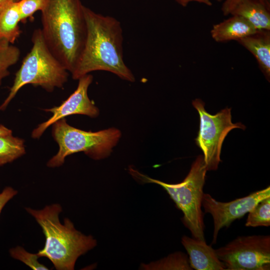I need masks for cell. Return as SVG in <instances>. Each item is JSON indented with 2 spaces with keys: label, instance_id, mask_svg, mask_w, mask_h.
Masks as SVG:
<instances>
[{
  "label": "cell",
  "instance_id": "cell-2",
  "mask_svg": "<svg viewBox=\"0 0 270 270\" xmlns=\"http://www.w3.org/2000/svg\"><path fill=\"white\" fill-rule=\"evenodd\" d=\"M80 0H46L41 10L42 32L50 50L68 72L84 44L86 22Z\"/></svg>",
  "mask_w": 270,
  "mask_h": 270
},
{
  "label": "cell",
  "instance_id": "cell-22",
  "mask_svg": "<svg viewBox=\"0 0 270 270\" xmlns=\"http://www.w3.org/2000/svg\"><path fill=\"white\" fill-rule=\"evenodd\" d=\"M18 193V191L10 186L6 187L0 193V214L6 204Z\"/></svg>",
  "mask_w": 270,
  "mask_h": 270
},
{
  "label": "cell",
  "instance_id": "cell-27",
  "mask_svg": "<svg viewBox=\"0 0 270 270\" xmlns=\"http://www.w3.org/2000/svg\"><path fill=\"white\" fill-rule=\"evenodd\" d=\"M14 1H18L19 0H14Z\"/></svg>",
  "mask_w": 270,
  "mask_h": 270
},
{
  "label": "cell",
  "instance_id": "cell-16",
  "mask_svg": "<svg viewBox=\"0 0 270 270\" xmlns=\"http://www.w3.org/2000/svg\"><path fill=\"white\" fill-rule=\"evenodd\" d=\"M25 154L24 140L12 134L0 137V166L11 162Z\"/></svg>",
  "mask_w": 270,
  "mask_h": 270
},
{
  "label": "cell",
  "instance_id": "cell-11",
  "mask_svg": "<svg viewBox=\"0 0 270 270\" xmlns=\"http://www.w3.org/2000/svg\"><path fill=\"white\" fill-rule=\"evenodd\" d=\"M182 243L188 254L190 266L196 270H225L216 250L205 240L184 236Z\"/></svg>",
  "mask_w": 270,
  "mask_h": 270
},
{
  "label": "cell",
  "instance_id": "cell-6",
  "mask_svg": "<svg viewBox=\"0 0 270 270\" xmlns=\"http://www.w3.org/2000/svg\"><path fill=\"white\" fill-rule=\"evenodd\" d=\"M52 126V136L59 150L48 161L47 166L50 168L61 166L66 156L79 152H84L95 160L106 158L122 136L121 132L115 128L95 132L81 130L68 124L65 118Z\"/></svg>",
  "mask_w": 270,
  "mask_h": 270
},
{
  "label": "cell",
  "instance_id": "cell-21",
  "mask_svg": "<svg viewBox=\"0 0 270 270\" xmlns=\"http://www.w3.org/2000/svg\"><path fill=\"white\" fill-rule=\"evenodd\" d=\"M18 7L20 15L21 22H24L37 11L42 10L46 0H19Z\"/></svg>",
  "mask_w": 270,
  "mask_h": 270
},
{
  "label": "cell",
  "instance_id": "cell-20",
  "mask_svg": "<svg viewBox=\"0 0 270 270\" xmlns=\"http://www.w3.org/2000/svg\"><path fill=\"white\" fill-rule=\"evenodd\" d=\"M10 254L12 258L22 262L32 270H49L46 266L39 262L38 258L40 257L37 254L30 253L20 246L10 248Z\"/></svg>",
  "mask_w": 270,
  "mask_h": 270
},
{
  "label": "cell",
  "instance_id": "cell-1",
  "mask_svg": "<svg viewBox=\"0 0 270 270\" xmlns=\"http://www.w3.org/2000/svg\"><path fill=\"white\" fill-rule=\"evenodd\" d=\"M86 34L78 62L72 72L74 80L96 70L112 72L134 82L135 78L123 58L122 30L120 22L84 6Z\"/></svg>",
  "mask_w": 270,
  "mask_h": 270
},
{
  "label": "cell",
  "instance_id": "cell-23",
  "mask_svg": "<svg viewBox=\"0 0 270 270\" xmlns=\"http://www.w3.org/2000/svg\"><path fill=\"white\" fill-rule=\"evenodd\" d=\"M216 0L219 2H223L222 6V11L224 16H228L232 14V12L234 10L236 7L237 6V5L242 0ZM262 0L264 2V0Z\"/></svg>",
  "mask_w": 270,
  "mask_h": 270
},
{
  "label": "cell",
  "instance_id": "cell-3",
  "mask_svg": "<svg viewBox=\"0 0 270 270\" xmlns=\"http://www.w3.org/2000/svg\"><path fill=\"white\" fill-rule=\"evenodd\" d=\"M26 210L35 218L45 236L44 246L37 254L50 260L56 270H74L78 258L96 246V240L77 230L68 218H64V224L60 222L62 208L60 204L40 210L30 208Z\"/></svg>",
  "mask_w": 270,
  "mask_h": 270
},
{
  "label": "cell",
  "instance_id": "cell-19",
  "mask_svg": "<svg viewBox=\"0 0 270 270\" xmlns=\"http://www.w3.org/2000/svg\"><path fill=\"white\" fill-rule=\"evenodd\" d=\"M152 268L156 270H193L190 266L187 255L182 252L172 254L154 262Z\"/></svg>",
  "mask_w": 270,
  "mask_h": 270
},
{
  "label": "cell",
  "instance_id": "cell-12",
  "mask_svg": "<svg viewBox=\"0 0 270 270\" xmlns=\"http://www.w3.org/2000/svg\"><path fill=\"white\" fill-rule=\"evenodd\" d=\"M256 30L244 18L233 14L228 19L213 26L212 38L218 42L238 40L255 34Z\"/></svg>",
  "mask_w": 270,
  "mask_h": 270
},
{
  "label": "cell",
  "instance_id": "cell-5",
  "mask_svg": "<svg viewBox=\"0 0 270 270\" xmlns=\"http://www.w3.org/2000/svg\"><path fill=\"white\" fill-rule=\"evenodd\" d=\"M207 171L202 155L198 156L186 176L178 184H168L130 168L132 176L142 182L154 183L162 187L182 212V222L190 230L192 238L202 240H205V226L202 207Z\"/></svg>",
  "mask_w": 270,
  "mask_h": 270
},
{
  "label": "cell",
  "instance_id": "cell-4",
  "mask_svg": "<svg viewBox=\"0 0 270 270\" xmlns=\"http://www.w3.org/2000/svg\"><path fill=\"white\" fill-rule=\"evenodd\" d=\"M32 42V48L16 72L8 94L0 106V110H4L26 84L40 86L52 92L56 88H62L68 80V70L50 50L40 28L34 31Z\"/></svg>",
  "mask_w": 270,
  "mask_h": 270
},
{
  "label": "cell",
  "instance_id": "cell-14",
  "mask_svg": "<svg viewBox=\"0 0 270 270\" xmlns=\"http://www.w3.org/2000/svg\"><path fill=\"white\" fill-rule=\"evenodd\" d=\"M230 14L244 18L258 30H270V6L262 0H242Z\"/></svg>",
  "mask_w": 270,
  "mask_h": 270
},
{
  "label": "cell",
  "instance_id": "cell-18",
  "mask_svg": "<svg viewBox=\"0 0 270 270\" xmlns=\"http://www.w3.org/2000/svg\"><path fill=\"white\" fill-rule=\"evenodd\" d=\"M245 225L251 227L270 226V196L260 201L248 212Z\"/></svg>",
  "mask_w": 270,
  "mask_h": 270
},
{
  "label": "cell",
  "instance_id": "cell-26",
  "mask_svg": "<svg viewBox=\"0 0 270 270\" xmlns=\"http://www.w3.org/2000/svg\"><path fill=\"white\" fill-rule=\"evenodd\" d=\"M14 0H0V12Z\"/></svg>",
  "mask_w": 270,
  "mask_h": 270
},
{
  "label": "cell",
  "instance_id": "cell-15",
  "mask_svg": "<svg viewBox=\"0 0 270 270\" xmlns=\"http://www.w3.org/2000/svg\"><path fill=\"white\" fill-rule=\"evenodd\" d=\"M20 22L21 18L18 2L14 0L0 14V40L14 44L21 32Z\"/></svg>",
  "mask_w": 270,
  "mask_h": 270
},
{
  "label": "cell",
  "instance_id": "cell-17",
  "mask_svg": "<svg viewBox=\"0 0 270 270\" xmlns=\"http://www.w3.org/2000/svg\"><path fill=\"white\" fill-rule=\"evenodd\" d=\"M20 55V49L4 40H0V85L3 78L10 74L9 68L16 64Z\"/></svg>",
  "mask_w": 270,
  "mask_h": 270
},
{
  "label": "cell",
  "instance_id": "cell-25",
  "mask_svg": "<svg viewBox=\"0 0 270 270\" xmlns=\"http://www.w3.org/2000/svg\"><path fill=\"white\" fill-rule=\"evenodd\" d=\"M12 134V130L2 124H0V137Z\"/></svg>",
  "mask_w": 270,
  "mask_h": 270
},
{
  "label": "cell",
  "instance_id": "cell-8",
  "mask_svg": "<svg viewBox=\"0 0 270 270\" xmlns=\"http://www.w3.org/2000/svg\"><path fill=\"white\" fill-rule=\"evenodd\" d=\"M226 270H268L270 268V236H240L215 250Z\"/></svg>",
  "mask_w": 270,
  "mask_h": 270
},
{
  "label": "cell",
  "instance_id": "cell-7",
  "mask_svg": "<svg viewBox=\"0 0 270 270\" xmlns=\"http://www.w3.org/2000/svg\"><path fill=\"white\" fill-rule=\"evenodd\" d=\"M200 116V130L196 138V145L203 152L204 160L208 170L218 169L223 142L230 131L234 128L245 130L241 122L232 123L231 108H226L214 115L208 112L204 103L199 98L192 102Z\"/></svg>",
  "mask_w": 270,
  "mask_h": 270
},
{
  "label": "cell",
  "instance_id": "cell-24",
  "mask_svg": "<svg viewBox=\"0 0 270 270\" xmlns=\"http://www.w3.org/2000/svg\"><path fill=\"white\" fill-rule=\"evenodd\" d=\"M177 3L182 6L185 7L188 6V4L192 2H198L199 3H202L208 6H211L212 4L210 0H174Z\"/></svg>",
  "mask_w": 270,
  "mask_h": 270
},
{
  "label": "cell",
  "instance_id": "cell-9",
  "mask_svg": "<svg viewBox=\"0 0 270 270\" xmlns=\"http://www.w3.org/2000/svg\"><path fill=\"white\" fill-rule=\"evenodd\" d=\"M270 196V187L251 193L230 202H218L210 194H204L202 206L205 213L210 214L214 220L212 244L216 242L219 231L228 227L234 220L240 218L252 210L263 199Z\"/></svg>",
  "mask_w": 270,
  "mask_h": 270
},
{
  "label": "cell",
  "instance_id": "cell-10",
  "mask_svg": "<svg viewBox=\"0 0 270 270\" xmlns=\"http://www.w3.org/2000/svg\"><path fill=\"white\" fill-rule=\"evenodd\" d=\"M78 80L77 88L66 100L58 106L44 110L52 114L47 120L39 124L33 130L32 134V138H39L50 126L68 116L82 114L94 118L99 115L98 108L90 99L88 94L93 76L88 74Z\"/></svg>",
  "mask_w": 270,
  "mask_h": 270
},
{
  "label": "cell",
  "instance_id": "cell-13",
  "mask_svg": "<svg viewBox=\"0 0 270 270\" xmlns=\"http://www.w3.org/2000/svg\"><path fill=\"white\" fill-rule=\"evenodd\" d=\"M254 56L266 78H270V30H258L237 41Z\"/></svg>",
  "mask_w": 270,
  "mask_h": 270
}]
</instances>
